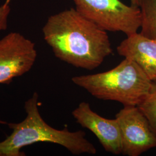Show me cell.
Segmentation results:
<instances>
[{"mask_svg":"<svg viewBox=\"0 0 156 156\" xmlns=\"http://www.w3.org/2000/svg\"><path fill=\"white\" fill-rule=\"evenodd\" d=\"M140 8L142 17L140 33L156 39V0H141Z\"/></svg>","mask_w":156,"mask_h":156,"instance_id":"cell-9","label":"cell"},{"mask_svg":"<svg viewBox=\"0 0 156 156\" xmlns=\"http://www.w3.org/2000/svg\"><path fill=\"white\" fill-rule=\"evenodd\" d=\"M8 124V123L6 122L5 121L0 120V124Z\"/></svg>","mask_w":156,"mask_h":156,"instance_id":"cell-13","label":"cell"},{"mask_svg":"<svg viewBox=\"0 0 156 156\" xmlns=\"http://www.w3.org/2000/svg\"><path fill=\"white\" fill-rule=\"evenodd\" d=\"M72 114L78 124L94 134L105 151L115 155L122 154V136L116 119L102 117L86 102L80 103Z\"/></svg>","mask_w":156,"mask_h":156,"instance_id":"cell-7","label":"cell"},{"mask_svg":"<svg viewBox=\"0 0 156 156\" xmlns=\"http://www.w3.org/2000/svg\"><path fill=\"white\" fill-rule=\"evenodd\" d=\"M130 1L131 5L140 7L141 0H130Z\"/></svg>","mask_w":156,"mask_h":156,"instance_id":"cell-12","label":"cell"},{"mask_svg":"<svg viewBox=\"0 0 156 156\" xmlns=\"http://www.w3.org/2000/svg\"><path fill=\"white\" fill-rule=\"evenodd\" d=\"M116 119L122 136V154L140 156L156 147V135L137 106H124L116 114Z\"/></svg>","mask_w":156,"mask_h":156,"instance_id":"cell-6","label":"cell"},{"mask_svg":"<svg viewBox=\"0 0 156 156\" xmlns=\"http://www.w3.org/2000/svg\"><path fill=\"white\" fill-rule=\"evenodd\" d=\"M119 55L136 62L152 82H156V39L136 33L127 36L117 46Z\"/></svg>","mask_w":156,"mask_h":156,"instance_id":"cell-8","label":"cell"},{"mask_svg":"<svg viewBox=\"0 0 156 156\" xmlns=\"http://www.w3.org/2000/svg\"><path fill=\"white\" fill-rule=\"evenodd\" d=\"M26 117L18 123H9L12 130L5 140L0 142V156H23V147L38 142L61 145L73 154H95L97 149L82 130L70 131L67 128L57 129L45 122L38 109V94L34 93L25 102Z\"/></svg>","mask_w":156,"mask_h":156,"instance_id":"cell-2","label":"cell"},{"mask_svg":"<svg viewBox=\"0 0 156 156\" xmlns=\"http://www.w3.org/2000/svg\"><path fill=\"white\" fill-rule=\"evenodd\" d=\"M42 32L55 56L76 68L93 70L113 52L106 31L74 8L51 15Z\"/></svg>","mask_w":156,"mask_h":156,"instance_id":"cell-1","label":"cell"},{"mask_svg":"<svg viewBox=\"0 0 156 156\" xmlns=\"http://www.w3.org/2000/svg\"><path fill=\"white\" fill-rule=\"evenodd\" d=\"M37 57L35 44L22 34L11 32L0 39V84L28 73Z\"/></svg>","mask_w":156,"mask_h":156,"instance_id":"cell-5","label":"cell"},{"mask_svg":"<svg viewBox=\"0 0 156 156\" xmlns=\"http://www.w3.org/2000/svg\"><path fill=\"white\" fill-rule=\"evenodd\" d=\"M71 80L97 99L117 101L124 106H138L153 82L136 62L126 58L111 70Z\"/></svg>","mask_w":156,"mask_h":156,"instance_id":"cell-3","label":"cell"},{"mask_svg":"<svg viewBox=\"0 0 156 156\" xmlns=\"http://www.w3.org/2000/svg\"><path fill=\"white\" fill-rule=\"evenodd\" d=\"M11 0H6L0 6V31H4L8 27V19L11 12Z\"/></svg>","mask_w":156,"mask_h":156,"instance_id":"cell-11","label":"cell"},{"mask_svg":"<svg viewBox=\"0 0 156 156\" xmlns=\"http://www.w3.org/2000/svg\"><path fill=\"white\" fill-rule=\"evenodd\" d=\"M76 9L106 31L122 32L127 36L138 33L141 26L140 7L120 0H73Z\"/></svg>","mask_w":156,"mask_h":156,"instance_id":"cell-4","label":"cell"},{"mask_svg":"<svg viewBox=\"0 0 156 156\" xmlns=\"http://www.w3.org/2000/svg\"><path fill=\"white\" fill-rule=\"evenodd\" d=\"M137 107L147 119L156 135V82H153L150 91Z\"/></svg>","mask_w":156,"mask_h":156,"instance_id":"cell-10","label":"cell"}]
</instances>
